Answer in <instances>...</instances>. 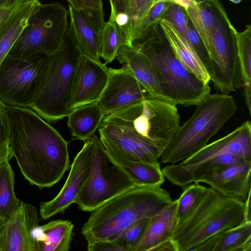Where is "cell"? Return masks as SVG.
Instances as JSON below:
<instances>
[{"instance_id":"cell-40","label":"cell","mask_w":251,"mask_h":251,"mask_svg":"<svg viewBox=\"0 0 251 251\" xmlns=\"http://www.w3.org/2000/svg\"><path fill=\"white\" fill-rule=\"evenodd\" d=\"M26 0H0V31Z\"/></svg>"},{"instance_id":"cell-10","label":"cell","mask_w":251,"mask_h":251,"mask_svg":"<svg viewBox=\"0 0 251 251\" xmlns=\"http://www.w3.org/2000/svg\"><path fill=\"white\" fill-rule=\"evenodd\" d=\"M49 61L43 53L23 59L6 56L0 64V100L7 106L30 107L41 89Z\"/></svg>"},{"instance_id":"cell-5","label":"cell","mask_w":251,"mask_h":251,"mask_svg":"<svg viewBox=\"0 0 251 251\" xmlns=\"http://www.w3.org/2000/svg\"><path fill=\"white\" fill-rule=\"evenodd\" d=\"M244 201L207 187L195 208L177 223L172 238L176 251H192L216 233L244 221Z\"/></svg>"},{"instance_id":"cell-33","label":"cell","mask_w":251,"mask_h":251,"mask_svg":"<svg viewBox=\"0 0 251 251\" xmlns=\"http://www.w3.org/2000/svg\"><path fill=\"white\" fill-rule=\"evenodd\" d=\"M206 188L197 182L192 183L183 188V190L177 199L176 224L195 208L202 197Z\"/></svg>"},{"instance_id":"cell-39","label":"cell","mask_w":251,"mask_h":251,"mask_svg":"<svg viewBox=\"0 0 251 251\" xmlns=\"http://www.w3.org/2000/svg\"><path fill=\"white\" fill-rule=\"evenodd\" d=\"M171 2H159L153 4L150 8L147 16L143 20L140 27L138 36L153 25L159 23Z\"/></svg>"},{"instance_id":"cell-23","label":"cell","mask_w":251,"mask_h":251,"mask_svg":"<svg viewBox=\"0 0 251 251\" xmlns=\"http://www.w3.org/2000/svg\"><path fill=\"white\" fill-rule=\"evenodd\" d=\"M251 222L221 230L195 248L192 251H251Z\"/></svg>"},{"instance_id":"cell-41","label":"cell","mask_w":251,"mask_h":251,"mask_svg":"<svg viewBox=\"0 0 251 251\" xmlns=\"http://www.w3.org/2000/svg\"><path fill=\"white\" fill-rule=\"evenodd\" d=\"M87 250L89 251H123L115 241L108 240L87 242Z\"/></svg>"},{"instance_id":"cell-13","label":"cell","mask_w":251,"mask_h":251,"mask_svg":"<svg viewBox=\"0 0 251 251\" xmlns=\"http://www.w3.org/2000/svg\"><path fill=\"white\" fill-rule=\"evenodd\" d=\"M39 222L36 207L23 201L12 214L0 218V251H41L33 235Z\"/></svg>"},{"instance_id":"cell-43","label":"cell","mask_w":251,"mask_h":251,"mask_svg":"<svg viewBox=\"0 0 251 251\" xmlns=\"http://www.w3.org/2000/svg\"><path fill=\"white\" fill-rule=\"evenodd\" d=\"M244 221L251 222V193L249 194L247 198L244 201Z\"/></svg>"},{"instance_id":"cell-32","label":"cell","mask_w":251,"mask_h":251,"mask_svg":"<svg viewBox=\"0 0 251 251\" xmlns=\"http://www.w3.org/2000/svg\"><path fill=\"white\" fill-rule=\"evenodd\" d=\"M99 35L100 57L104 64H109L116 58L121 48L126 46V40L117 25L109 21L105 22Z\"/></svg>"},{"instance_id":"cell-17","label":"cell","mask_w":251,"mask_h":251,"mask_svg":"<svg viewBox=\"0 0 251 251\" xmlns=\"http://www.w3.org/2000/svg\"><path fill=\"white\" fill-rule=\"evenodd\" d=\"M108 79L106 64L98 62L82 53L75 70L70 109L98 101Z\"/></svg>"},{"instance_id":"cell-1","label":"cell","mask_w":251,"mask_h":251,"mask_svg":"<svg viewBox=\"0 0 251 251\" xmlns=\"http://www.w3.org/2000/svg\"><path fill=\"white\" fill-rule=\"evenodd\" d=\"M6 108L9 147L22 175L40 189L51 187L70 167L68 142L30 108Z\"/></svg>"},{"instance_id":"cell-4","label":"cell","mask_w":251,"mask_h":251,"mask_svg":"<svg viewBox=\"0 0 251 251\" xmlns=\"http://www.w3.org/2000/svg\"><path fill=\"white\" fill-rule=\"evenodd\" d=\"M196 106L163 150L159 162L174 164L193 155L208 144L237 109L233 98L222 93H209Z\"/></svg>"},{"instance_id":"cell-14","label":"cell","mask_w":251,"mask_h":251,"mask_svg":"<svg viewBox=\"0 0 251 251\" xmlns=\"http://www.w3.org/2000/svg\"><path fill=\"white\" fill-rule=\"evenodd\" d=\"M228 152L251 160V124L250 121H245L226 135L208 143L188 158L178 164L166 166L162 169V171L166 178L192 168L223 153Z\"/></svg>"},{"instance_id":"cell-25","label":"cell","mask_w":251,"mask_h":251,"mask_svg":"<svg viewBox=\"0 0 251 251\" xmlns=\"http://www.w3.org/2000/svg\"><path fill=\"white\" fill-rule=\"evenodd\" d=\"M105 114L96 101L73 109L69 114L67 125L71 135L84 142L95 135Z\"/></svg>"},{"instance_id":"cell-3","label":"cell","mask_w":251,"mask_h":251,"mask_svg":"<svg viewBox=\"0 0 251 251\" xmlns=\"http://www.w3.org/2000/svg\"><path fill=\"white\" fill-rule=\"evenodd\" d=\"M132 47L150 61L168 102L176 105L196 106L210 93L209 84L201 82L177 59L159 23L143 32Z\"/></svg>"},{"instance_id":"cell-20","label":"cell","mask_w":251,"mask_h":251,"mask_svg":"<svg viewBox=\"0 0 251 251\" xmlns=\"http://www.w3.org/2000/svg\"><path fill=\"white\" fill-rule=\"evenodd\" d=\"M116 58L146 89L151 97L167 101L155 70L143 53L136 48L125 45L121 48Z\"/></svg>"},{"instance_id":"cell-8","label":"cell","mask_w":251,"mask_h":251,"mask_svg":"<svg viewBox=\"0 0 251 251\" xmlns=\"http://www.w3.org/2000/svg\"><path fill=\"white\" fill-rule=\"evenodd\" d=\"M103 120L125 126L163 150L180 125L176 105L152 97L116 110Z\"/></svg>"},{"instance_id":"cell-2","label":"cell","mask_w":251,"mask_h":251,"mask_svg":"<svg viewBox=\"0 0 251 251\" xmlns=\"http://www.w3.org/2000/svg\"><path fill=\"white\" fill-rule=\"evenodd\" d=\"M173 201L169 193L161 186H136L91 211L81 233L87 242L114 241L128 225L155 216Z\"/></svg>"},{"instance_id":"cell-29","label":"cell","mask_w":251,"mask_h":251,"mask_svg":"<svg viewBox=\"0 0 251 251\" xmlns=\"http://www.w3.org/2000/svg\"><path fill=\"white\" fill-rule=\"evenodd\" d=\"M238 55L242 77L243 94L250 114L251 113V25L242 31H235Z\"/></svg>"},{"instance_id":"cell-31","label":"cell","mask_w":251,"mask_h":251,"mask_svg":"<svg viewBox=\"0 0 251 251\" xmlns=\"http://www.w3.org/2000/svg\"><path fill=\"white\" fill-rule=\"evenodd\" d=\"M186 13L207 50L212 32L213 17L206 0H196Z\"/></svg>"},{"instance_id":"cell-9","label":"cell","mask_w":251,"mask_h":251,"mask_svg":"<svg viewBox=\"0 0 251 251\" xmlns=\"http://www.w3.org/2000/svg\"><path fill=\"white\" fill-rule=\"evenodd\" d=\"M68 15L60 3H41L7 56L23 59L39 53L50 55L59 50L69 28Z\"/></svg>"},{"instance_id":"cell-18","label":"cell","mask_w":251,"mask_h":251,"mask_svg":"<svg viewBox=\"0 0 251 251\" xmlns=\"http://www.w3.org/2000/svg\"><path fill=\"white\" fill-rule=\"evenodd\" d=\"M109 0L111 8L109 21L117 25L126 46L132 47L153 0Z\"/></svg>"},{"instance_id":"cell-11","label":"cell","mask_w":251,"mask_h":251,"mask_svg":"<svg viewBox=\"0 0 251 251\" xmlns=\"http://www.w3.org/2000/svg\"><path fill=\"white\" fill-rule=\"evenodd\" d=\"M93 138L90 173L75 203L81 210L88 212L137 186L122 170L109 161L100 138L95 135Z\"/></svg>"},{"instance_id":"cell-15","label":"cell","mask_w":251,"mask_h":251,"mask_svg":"<svg viewBox=\"0 0 251 251\" xmlns=\"http://www.w3.org/2000/svg\"><path fill=\"white\" fill-rule=\"evenodd\" d=\"M93 137L84 142L82 149L75 155L68 176L58 194L52 200L40 204V215L42 219H47L62 213L75 203L90 173Z\"/></svg>"},{"instance_id":"cell-19","label":"cell","mask_w":251,"mask_h":251,"mask_svg":"<svg viewBox=\"0 0 251 251\" xmlns=\"http://www.w3.org/2000/svg\"><path fill=\"white\" fill-rule=\"evenodd\" d=\"M251 161L227 168L205 179L221 195L244 201L251 192Z\"/></svg>"},{"instance_id":"cell-46","label":"cell","mask_w":251,"mask_h":251,"mask_svg":"<svg viewBox=\"0 0 251 251\" xmlns=\"http://www.w3.org/2000/svg\"><path fill=\"white\" fill-rule=\"evenodd\" d=\"M97 2H98L99 3H100V4H102V0H96Z\"/></svg>"},{"instance_id":"cell-12","label":"cell","mask_w":251,"mask_h":251,"mask_svg":"<svg viewBox=\"0 0 251 251\" xmlns=\"http://www.w3.org/2000/svg\"><path fill=\"white\" fill-rule=\"evenodd\" d=\"M98 131L105 150L129 160L155 162L163 151L154 143L119 124L103 120Z\"/></svg>"},{"instance_id":"cell-27","label":"cell","mask_w":251,"mask_h":251,"mask_svg":"<svg viewBox=\"0 0 251 251\" xmlns=\"http://www.w3.org/2000/svg\"><path fill=\"white\" fill-rule=\"evenodd\" d=\"M72 30L82 53L98 62L100 57V35L84 14L69 4Z\"/></svg>"},{"instance_id":"cell-34","label":"cell","mask_w":251,"mask_h":251,"mask_svg":"<svg viewBox=\"0 0 251 251\" xmlns=\"http://www.w3.org/2000/svg\"><path fill=\"white\" fill-rule=\"evenodd\" d=\"M150 218H144L134 221L117 236L114 241L123 251H133L144 234Z\"/></svg>"},{"instance_id":"cell-36","label":"cell","mask_w":251,"mask_h":251,"mask_svg":"<svg viewBox=\"0 0 251 251\" xmlns=\"http://www.w3.org/2000/svg\"><path fill=\"white\" fill-rule=\"evenodd\" d=\"M170 22L180 34L187 40L188 17L185 9L180 5L171 3L161 20Z\"/></svg>"},{"instance_id":"cell-35","label":"cell","mask_w":251,"mask_h":251,"mask_svg":"<svg viewBox=\"0 0 251 251\" xmlns=\"http://www.w3.org/2000/svg\"><path fill=\"white\" fill-rule=\"evenodd\" d=\"M69 5L82 12L100 33L104 25L102 4L96 0H67Z\"/></svg>"},{"instance_id":"cell-26","label":"cell","mask_w":251,"mask_h":251,"mask_svg":"<svg viewBox=\"0 0 251 251\" xmlns=\"http://www.w3.org/2000/svg\"><path fill=\"white\" fill-rule=\"evenodd\" d=\"M74 225L69 220H56L33 231L41 251H68L73 238Z\"/></svg>"},{"instance_id":"cell-42","label":"cell","mask_w":251,"mask_h":251,"mask_svg":"<svg viewBox=\"0 0 251 251\" xmlns=\"http://www.w3.org/2000/svg\"><path fill=\"white\" fill-rule=\"evenodd\" d=\"M196 1V0H153L152 5L159 2H169L177 4L186 10Z\"/></svg>"},{"instance_id":"cell-22","label":"cell","mask_w":251,"mask_h":251,"mask_svg":"<svg viewBox=\"0 0 251 251\" xmlns=\"http://www.w3.org/2000/svg\"><path fill=\"white\" fill-rule=\"evenodd\" d=\"M159 24L177 59L201 82L209 84V75L188 41L168 21L162 19Z\"/></svg>"},{"instance_id":"cell-28","label":"cell","mask_w":251,"mask_h":251,"mask_svg":"<svg viewBox=\"0 0 251 251\" xmlns=\"http://www.w3.org/2000/svg\"><path fill=\"white\" fill-rule=\"evenodd\" d=\"M41 3L39 0H26L1 29L0 64L26 25L30 15Z\"/></svg>"},{"instance_id":"cell-6","label":"cell","mask_w":251,"mask_h":251,"mask_svg":"<svg viewBox=\"0 0 251 251\" xmlns=\"http://www.w3.org/2000/svg\"><path fill=\"white\" fill-rule=\"evenodd\" d=\"M82 52L68 28L63 47L49 55L45 78L29 108L49 123L67 117L77 62Z\"/></svg>"},{"instance_id":"cell-21","label":"cell","mask_w":251,"mask_h":251,"mask_svg":"<svg viewBox=\"0 0 251 251\" xmlns=\"http://www.w3.org/2000/svg\"><path fill=\"white\" fill-rule=\"evenodd\" d=\"M177 204L176 199L150 218L144 234L133 251H154L161 244L172 239L177 222Z\"/></svg>"},{"instance_id":"cell-37","label":"cell","mask_w":251,"mask_h":251,"mask_svg":"<svg viewBox=\"0 0 251 251\" xmlns=\"http://www.w3.org/2000/svg\"><path fill=\"white\" fill-rule=\"evenodd\" d=\"M187 41L196 52L209 75L211 66L208 52L200 36L189 18L187 22Z\"/></svg>"},{"instance_id":"cell-38","label":"cell","mask_w":251,"mask_h":251,"mask_svg":"<svg viewBox=\"0 0 251 251\" xmlns=\"http://www.w3.org/2000/svg\"><path fill=\"white\" fill-rule=\"evenodd\" d=\"M9 141V127L6 105L0 100V153L13 157Z\"/></svg>"},{"instance_id":"cell-7","label":"cell","mask_w":251,"mask_h":251,"mask_svg":"<svg viewBox=\"0 0 251 251\" xmlns=\"http://www.w3.org/2000/svg\"><path fill=\"white\" fill-rule=\"evenodd\" d=\"M213 17L207 48L210 81L222 93L229 94L242 86L235 31L220 0H206Z\"/></svg>"},{"instance_id":"cell-16","label":"cell","mask_w":251,"mask_h":251,"mask_svg":"<svg viewBox=\"0 0 251 251\" xmlns=\"http://www.w3.org/2000/svg\"><path fill=\"white\" fill-rule=\"evenodd\" d=\"M108 69V81L98 101L105 116L137 101L151 97L146 89L125 67Z\"/></svg>"},{"instance_id":"cell-44","label":"cell","mask_w":251,"mask_h":251,"mask_svg":"<svg viewBox=\"0 0 251 251\" xmlns=\"http://www.w3.org/2000/svg\"><path fill=\"white\" fill-rule=\"evenodd\" d=\"M12 157L11 155L0 153V163L7 159L10 160Z\"/></svg>"},{"instance_id":"cell-45","label":"cell","mask_w":251,"mask_h":251,"mask_svg":"<svg viewBox=\"0 0 251 251\" xmlns=\"http://www.w3.org/2000/svg\"><path fill=\"white\" fill-rule=\"evenodd\" d=\"M229 1L234 3H240L242 0H229Z\"/></svg>"},{"instance_id":"cell-30","label":"cell","mask_w":251,"mask_h":251,"mask_svg":"<svg viewBox=\"0 0 251 251\" xmlns=\"http://www.w3.org/2000/svg\"><path fill=\"white\" fill-rule=\"evenodd\" d=\"M9 160L7 159L0 163V218L12 214L22 202L15 194V175Z\"/></svg>"},{"instance_id":"cell-24","label":"cell","mask_w":251,"mask_h":251,"mask_svg":"<svg viewBox=\"0 0 251 251\" xmlns=\"http://www.w3.org/2000/svg\"><path fill=\"white\" fill-rule=\"evenodd\" d=\"M105 150L109 161L122 170L137 186H161L164 183L165 177L159 161L129 160Z\"/></svg>"}]
</instances>
